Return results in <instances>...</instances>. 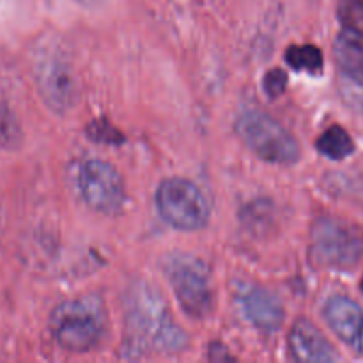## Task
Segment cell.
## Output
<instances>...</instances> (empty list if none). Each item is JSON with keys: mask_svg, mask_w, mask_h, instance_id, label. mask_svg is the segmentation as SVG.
Wrapping results in <instances>:
<instances>
[{"mask_svg": "<svg viewBox=\"0 0 363 363\" xmlns=\"http://www.w3.org/2000/svg\"><path fill=\"white\" fill-rule=\"evenodd\" d=\"M289 347L298 362L328 363L339 360V354L335 353L332 344L319 332L318 326H314L307 319L294 323L289 335Z\"/></svg>", "mask_w": 363, "mask_h": 363, "instance_id": "ba28073f", "label": "cell"}, {"mask_svg": "<svg viewBox=\"0 0 363 363\" xmlns=\"http://www.w3.org/2000/svg\"><path fill=\"white\" fill-rule=\"evenodd\" d=\"M169 277L181 307L191 318L202 319L211 312L213 293L208 273L201 262L181 257L169 266Z\"/></svg>", "mask_w": 363, "mask_h": 363, "instance_id": "8992f818", "label": "cell"}, {"mask_svg": "<svg viewBox=\"0 0 363 363\" xmlns=\"http://www.w3.org/2000/svg\"><path fill=\"white\" fill-rule=\"evenodd\" d=\"M286 60L296 71H307L314 74L323 71V53L314 45L291 46L286 53Z\"/></svg>", "mask_w": 363, "mask_h": 363, "instance_id": "4fadbf2b", "label": "cell"}, {"mask_svg": "<svg viewBox=\"0 0 363 363\" xmlns=\"http://www.w3.org/2000/svg\"><path fill=\"white\" fill-rule=\"evenodd\" d=\"M333 52L340 66V73L363 78V35L344 30L335 39Z\"/></svg>", "mask_w": 363, "mask_h": 363, "instance_id": "8fae6325", "label": "cell"}, {"mask_svg": "<svg viewBox=\"0 0 363 363\" xmlns=\"http://www.w3.org/2000/svg\"><path fill=\"white\" fill-rule=\"evenodd\" d=\"M38 85L45 101L55 112H66L77 99L73 74L59 57H50L38 64Z\"/></svg>", "mask_w": 363, "mask_h": 363, "instance_id": "52a82bcc", "label": "cell"}, {"mask_svg": "<svg viewBox=\"0 0 363 363\" xmlns=\"http://www.w3.org/2000/svg\"><path fill=\"white\" fill-rule=\"evenodd\" d=\"M339 92L342 101L353 110H363V78L340 73Z\"/></svg>", "mask_w": 363, "mask_h": 363, "instance_id": "9a60e30c", "label": "cell"}, {"mask_svg": "<svg viewBox=\"0 0 363 363\" xmlns=\"http://www.w3.org/2000/svg\"><path fill=\"white\" fill-rule=\"evenodd\" d=\"M287 87V74L282 69H272L264 77V91L269 98H277L282 94Z\"/></svg>", "mask_w": 363, "mask_h": 363, "instance_id": "ac0fdd59", "label": "cell"}, {"mask_svg": "<svg viewBox=\"0 0 363 363\" xmlns=\"http://www.w3.org/2000/svg\"><path fill=\"white\" fill-rule=\"evenodd\" d=\"M318 151L330 160H344L354 151V144L344 128L332 126L319 137Z\"/></svg>", "mask_w": 363, "mask_h": 363, "instance_id": "7c38bea8", "label": "cell"}, {"mask_svg": "<svg viewBox=\"0 0 363 363\" xmlns=\"http://www.w3.org/2000/svg\"><path fill=\"white\" fill-rule=\"evenodd\" d=\"M337 13L346 30L363 35V0H340Z\"/></svg>", "mask_w": 363, "mask_h": 363, "instance_id": "5bb4252c", "label": "cell"}, {"mask_svg": "<svg viewBox=\"0 0 363 363\" xmlns=\"http://www.w3.org/2000/svg\"><path fill=\"white\" fill-rule=\"evenodd\" d=\"M156 208L169 225L181 230H197L208 223L209 208L204 195L194 183L172 177L160 184Z\"/></svg>", "mask_w": 363, "mask_h": 363, "instance_id": "3957f363", "label": "cell"}, {"mask_svg": "<svg viewBox=\"0 0 363 363\" xmlns=\"http://www.w3.org/2000/svg\"><path fill=\"white\" fill-rule=\"evenodd\" d=\"M78 186L84 201L92 209L105 215H116L126 202L123 177L116 167L101 160L84 163L78 176Z\"/></svg>", "mask_w": 363, "mask_h": 363, "instance_id": "5b68a950", "label": "cell"}, {"mask_svg": "<svg viewBox=\"0 0 363 363\" xmlns=\"http://www.w3.org/2000/svg\"><path fill=\"white\" fill-rule=\"evenodd\" d=\"M236 133L262 160L293 165L300 160V145L273 117L262 112H245L236 121Z\"/></svg>", "mask_w": 363, "mask_h": 363, "instance_id": "6da1fadb", "label": "cell"}, {"mask_svg": "<svg viewBox=\"0 0 363 363\" xmlns=\"http://www.w3.org/2000/svg\"><path fill=\"white\" fill-rule=\"evenodd\" d=\"M362 291H363V280H362Z\"/></svg>", "mask_w": 363, "mask_h": 363, "instance_id": "44dd1931", "label": "cell"}, {"mask_svg": "<svg viewBox=\"0 0 363 363\" xmlns=\"http://www.w3.org/2000/svg\"><path fill=\"white\" fill-rule=\"evenodd\" d=\"M52 330L60 347L85 353L103 335V312L96 300H77L60 305L52 315Z\"/></svg>", "mask_w": 363, "mask_h": 363, "instance_id": "7a4b0ae2", "label": "cell"}, {"mask_svg": "<svg viewBox=\"0 0 363 363\" xmlns=\"http://www.w3.org/2000/svg\"><path fill=\"white\" fill-rule=\"evenodd\" d=\"M354 342L358 344V351H360V353L363 354V325H362L360 333H358V337H357V340H354Z\"/></svg>", "mask_w": 363, "mask_h": 363, "instance_id": "d6986e66", "label": "cell"}, {"mask_svg": "<svg viewBox=\"0 0 363 363\" xmlns=\"http://www.w3.org/2000/svg\"><path fill=\"white\" fill-rule=\"evenodd\" d=\"M325 318L330 328L344 342H354L363 325L362 308L346 296H333L325 307Z\"/></svg>", "mask_w": 363, "mask_h": 363, "instance_id": "9c48e42d", "label": "cell"}, {"mask_svg": "<svg viewBox=\"0 0 363 363\" xmlns=\"http://www.w3.org/2000/svg\"><path fill=\"white\" fill-rule=\"evenodd\" d=\"M363 255V238L347 223L323 218L312 233V259L328 268H353Z\"/></svg>", "mask_w": 363, "mask_h": 363, "instance_id": "277c9868", "label": "cell"}, {"mask_svg": "<svg viewBox=\"0 0 363 363\" xmlns=\"http://www.w3.org/2000/svg\"><path fill=\"white\" fill-rule=\"evenodd\" d=\"M80 2H84V4H87V2H94V0H80Z\"/></svg>", "mask_w": 363, "mask_h": 363, "instance_id": "ffe728a7", "label": "cell"}, {"mask_svg": "<svg viewBox=\"0 0 363 363\" xmlns=\"http://www.w3.org/2000/svg\"><path fill=\"white\" fill-rule=\"evenodd\" d=\"M243 311L252 325L264 332H277L284 321V307L277 296L262 289H254L243 298Z\"/></svg>", "mask_w": 363, "mask_h": 363, "instance_id": "30bf717a", "label": "cell"}, {"mask_svg": "<svg viewBox=\"0 0 363 363\" xmlns=\"http://www.w3.org/2000/svg\"><path fill=\"white\" fill-rule=\"evenodd\" d=\"M87 135L91 140L103 142V144H121L124 140V135L106 121H92L91 126L87 128Z\"/></svg>", "mask_w": 363, "mask_h": 363, "instance_id": "e0dca14e", "label": "cell"}, {"mask_svg": "<svg viewBox=\"0 0 363 363\" xmlns=\"http://www.w3.org/2000/svg\"><path fill=\"white\" fill-rule=\"evenodd\" d=\"M21 142V130L16 117L7 106H0V145L6 149H16Z\"/></svg>", "mask_w": 363, "mask_h": 363, "instance_id": "2e32d148", "label": "cell"}]
</instances>
